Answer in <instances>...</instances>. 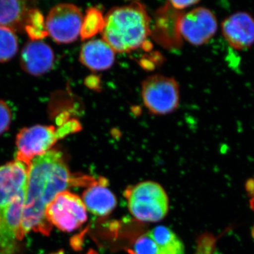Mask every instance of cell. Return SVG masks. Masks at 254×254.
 Listing matches in <instances>:
<instances>
[{
    "label": "cell",
    "instance_id": "6da1fadb",
    "mask_svg": "<svg viewBox=\"0 0 254 254\" xmlns=\"http://www.w3.org/2000/svg\"><path fill=\"white\" fill-rule=\"evenodd\" d=\"M86 181V177L75 178L71 175L60 150L51 149L33 159L30 165L23 206V234L33 231L49 235L52 225L46 218L48 205L58 193Z\"/></svg>",
    "mask_w": 254,
    "mask_h": 254
},
{
    "label": "cell",
    "instance_id": "7a4b0ae2",
    "mask_svg": "<svg viewBox=\"0 0 254 254\" xmlns=\"http://www.w3.org/2000/svg\"><path fill=\"white\" fill-rule=\"evenodd\" d=\"M101 33L103 40L115 52L128 53L138 49L151 34L150 18L145 6L133 1L110 9L104 18Z\"/></svg>",
    "mask_w": 254,
    "mask_h": 254
},
{
    "label": "cell",
    "instance_id": "3957f363",
    "mask_svg": "<svg viewBox=\"0 0 254 254\" xmlns=\"http://www.w3.org/2000/svg\"><path fill=\"white\" fill-rule=\"evenodd\" d=\"M78 124L68 122L63 126L37 125L25 127L16 135V160L30 167L32 160L49 151L58 140L77 131Z\"/></svg>",
    "mask_w": 254,
    "mask_h": 254
},
{
    "label": "cell",
    "instance_id": "277c9868",
    "mask_svg": "<svg viewBox=\"0 0 254 254\" xmlns=\"http://www.w3.org/2000/svg\"><path fill=\"white\" fill-rule=\"evenodd\" d=\"M125 196L130 213L139 221L158 222L168 213V195L156 182H143L128 187Z\"/></svg>",
    "mask_w": 254,
    "mask_h": 254
},
{
    "label": "cell",
    "instance_id": "5b68a950",
    "mask_svg": "<svg viewBox=\"0 0 254 254\" xmlns=\"http://www.w3.org/2000/svg\"><path fill=\"white\" fill-rule=\"evenodd\" d=\"M0 27L26 32L31 41L48 36L43 15L28 1H0Z\"/></svg>",
    "mask_w": 254,
    "mask_h": 254
},
{
    "label": "cell",
    "instance_id": "8992f818",
    "mask_svg": "<svg viewBox=\"0 0 254 254\" xmlns=\"http://www.w3.org/2000/svg\"><path fill=\"white\" fill-rule=\"evenodd\" d=\"M141 96L150 113L167 115L178 108L180 88L175 78L161 74L152 75L142 82Z\"/></svg>",
    "mask_w": 254,
    "mask_h": 254
},
{
    "label": "cell",
    "instance_id": "52a82bcc",
    "mask_svg": "<svg viewBox=\"0 0 254 254\" xmlns=\"http://www.w3.org/2000/svg\"><path fill=\"white\" fill-rule=\"evenodd\" d=\"M46 218L52 227L63 232H72L87 220V209L78 195L64 190L48 205Z\"/></svg>",
    "mask_w": 254,
    "mask_h": 254
},
{
    "label": "cell",
    "instance_id": "ba28073f",
    "mask_svg": "<svg viewBox=\"0 0 254 254\" xmlns=\"http://www.w3.org/2000/svg\"><path fill=\"white\" fill-rule=\"evenodd\" d=\"M83 16L76 5L63 3L52 8L47 16L45 26L48 35L58 44L76 41L81 34Z\"/></svg>",
    "mask_w": 254,
    "mask_h": 254
},
{
    "label": "cell",
    "instance_id": "9c48e42d",
    "mask_svg": "<svg viewBox=\"0 0 254 254\" xmlns=\"http://www.w3.org/2000/svg\"><path fill=\"white\" fill-rule=\"evenodd\" d=\"M215 14L205 7H196L182 14L179 22L180 36L193 46L208 43L218 31Z\"/></svg>",
    "mask_w": 254,
    "mask_h": 254
},
{
    "label": "cell",
    "instance_id": "30bf717a",
    "mask_svg": "<svg viewBox=\"0 0 254 254\" xmlns=\"http://www.w3.org/2000/svg\"><path fill=\"white\" fill-rule=\"evenodd\" d=\"M26 193H21L0 209V254H15L18 242L25 235L22 215Z\"/></svg>",
    "mask_w": 254,
    "mask_h": 254
},
{
    "label": "cell",
    "instance_id": "8fae6325",
    "mask_svg": "<svg viewBox=\"0 0 254 254\" xmlns=\"http://www.w3.org/2000/svg\"><path fill=\"white\" fill-rule=\"evenodd\" d=\"M29 168L17 160L0 166V209L26 193Z\"/></svg>",
    "mask_w": 254,
    "mask_h": 254
},
{
    "label": "cell",
    "instance_id": "7c38bea8",
    "mask_svg": "<svg viewBox=\"0 0 254 254\" xmlns=\"http://www.w3.org/2000/svg\"><path fill=\"white\" fill-rule=\"evenodd\" d=\"M222 33L235 50L248 49L254 44V18L246 11H237L222 22Z\"/></svg>",
    "mask_w": 254,
    "mask_h": 254
},
{
    "label": "cell",
    "instance_id": "4fadbf2b",
    "mask_svg": "<svg viewBox=\"0 0 254 254\" xmlns=\"http://www.w3.org/2000/svg\"><path fill=\"white\" fill-rule=\"evenodd\" d=\"M55 63L51 47L42 41H31L23 47L20 55V65L25 72L38 76L48 73Z\"/></svg>",
    "mask_w": 254,
    "mask_h": 254
},
{
    "label": "cell",
    "instance_id": "5bb4252c",
    "mask_svg": "<svg viewBox=\"0 0 254 254\" xmlns=\"http://www.w3.org/2000/svg\"><path fill=\"white\" fill-rule=\"evenodd\" d=\"M184 13L175 9L170 2L157 11L154 29L155 41L165 48H178L182 43L179 22Z\"/></svg>",
    "mask_w": 254,
    "mask_h": 254
},
{
    "label": "cell",
    "instance_id": "9a60e30c",
    "mask_svg": "<svg viewBox=\"0 0 254 254\" xmlns=\"http://www.w3.org/2000/svg\"><path fill=\"white\" fill-rule=\"evenodd\" d=\"M81 199L87 211L97 216L109 215L117 205L116 197L107 186L106 180L104 181L103 178L92 182L83 192Z\"/></svg>",
    "mask_w": 254,
    "mask_h": 254
},
{
    "label": "cell",
    "instance_id": "2e32d148",
    "mask_svg": "<svg viewBox=\"0 0 254 254\" xmlns=\"http://www.w3.org/2000/svg\"><path fill=\"white\" fill-rule=\"evenodd\" d=\"M115 52L103 39L87 42L80 51V62L92 71L109 69L115 63Z\"/></svg>",
    "mask_w": 254,
    "mask_h": 254
},
{
    "label": "cell",
    "instance_id": "e0dca14e",
    "mask_svg": "<svg viewBox=\"0 0 254 254\" xmlns=\"http://www.w3.org/2000/svg\"><path fill=\"white\" fill-rule=\"evenodd\" d=\"M161 254H185V246L176 234L168 227H155L149 232Z\"/></svg>",
    "mask_w": 254,
    "mask_h": 254
},
{
    "label": "cell",
    "instance_id": "ac0fdd59",
    "mask_svg": "<svg viewBox=\"0 0 254 254\" xmlns=\"http://www.w3.org/2000/svg\"><path fill=\"white\" fill-rule=\"evenodd\" d=\"M18 50L16 32L10 28L0 27V63H7L13 59Z\"/></svg>",
    "mask_w": 254,
    "mask_h": 254
},
{
    "label": "cell",
    "instance_id": "d6986e66",
    "mask_svg": "<svg viewBox=\"0 0 254 254\" xmlns=\"http://www.w3.org/2000/svg\"><path fill=\"white\" fill-rule=\"evenodd\" d=\"M100 11L90 9L87 11L86 16L83 18L81 36L83 39L91 38L98 32H102L104 27V18H102Z\"/></svg>",
    "mask_w": 254,
    "mask_h": 254
},
{
    "label": "cell",
    "instance_id": "ffe728a7",
    "mask_svg": "<svg viewBox=\"0 0 254 254\" xmlns=\"http://www.w3.org/2000/svg\"><path fill=\"white\" fill-rule=\"evenodd\" d=\"M133 249V251H130L131 254H161L155 241L148 233L138 237Z\"/></svg>",
    "mask_w": 254,
    "mask_h": 254
},
{
    "label": "cell",
    "instance_id": "44dd1931",
    "mask_svg": "<svg viewBox=\"0 0 254 254\" xmlns=\"http://www.w3.org/2000/svg\"><path fill=\"white\" fill-rule=\"evenodd\" d=\"M216 242V238L212 234H203L198 238L195 254H214Z\"/></svg>",
    "mask_w": 254,
    "mask_h": 254
},
{
    "label": "cell",
    "instance_id": "7402d4cb",
    "mask_svg": "<svg viewBox=\"0 0 254 254\" xmlns=\"http://www.w3.org/2000/svg\"><path fill=\"white\" fill-rule=\"evenodd\" d=\"M12 120V113L9 105L0 100V135L9 129Z\"/></svg>",
    "mask_w": 254,
    "mask_h": 254
},
{
    "label": "cell",
    "instance_id": "603a6c76",
    "mask_svg": "<svg viewBox=\"0 0 254 254\" xmlns=\"http://www.w3.org/2000/svg\"><path fill=\"white\" fill-rule=\"evenodd\" d=\"M169 2L175 9L182 11L192 5L198 4L199 1H170Z\"/></svg>",
    "mask_w": 254,
    "mask_h": 254
},
{
    "label": "cell",
    "instance_id": "cb8c5ba5",
    "mask_svg": "<svg viewBox=\"0 0 254 254\" xmlns=\"http://www.w3.org/2000/svg\"><path fill=\"white\" fill-rule=\"evenodd\" d=\"M245 187L251 198V206L254 210V176L247 182Z\"/></svg>",
    "mask_w": 254,
    "mask_h": 254
},
{
    "label": "cell",
    "instance_id": "d4e9b609",
    "mask_svg": "<svg viewBox=\"0 0 254 254\" xmlns=\"http://www.w3.org/2000/svg\"><path fill=\"white\" fill-rule=\"evenodd\" d=\"M86 254H98L96 253V252H95V251L93 250H90L89 252H88Z\"/></svg>",
    "mask_w": 254,
    "mask_h": 254
},
{
    "label": "cell",
    "instance_id": "484cf974",
    "mask_svg": "<svg viewBox=\"0 0 254 254\" xmlns=\"http://www.w3.org/2000/svg\"><path fill=\"white\" fill-rule=\"evenodd\" d=\"M252 236H253L254 238V226L253 227V230H252Z\"/></svg>",
    "mask_w": 254,
    "mask_h": 254
}]
</instances>
